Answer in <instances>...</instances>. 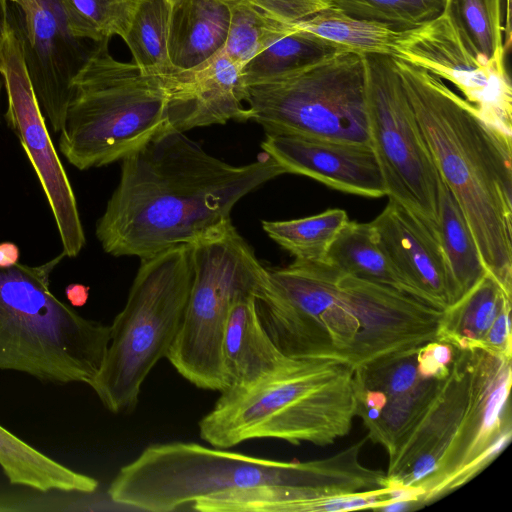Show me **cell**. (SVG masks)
I'll return each mask as SVG.
<instances>
[{"label":"cell","instance_id":"cell-33","mask_svg":"<svg viewBox=\"0 0 512 512\" xmlns=\"http://www.w3.org/2000/svg\"><path fill=\"white\" fill-rule=\"evenodd\" d=\"M76 35L100 42L117 35L123 38L135 0H65Z\"/></svg>","mask_w":512,"mask_h":512},{"label":"cell","instance_id":"cell-25","mask_svg":"<svg viewBox=\"0 0 512 512\" xmlns=\"http://www.w3.org/2000/svg\"><path fill=\"white\" fill-rule=\"evenodd\" d=\"M339 46L296 28L257 54L241 68L245 86L287 77L337 54Z\"/></svg>","mask_w":512,"mask_h":512},{"label":"cell","instance_id":"cell-24","mask_svg":"<svg viewBox=\"0 0 512 512\" xmlns=\"http://www.w3.org/2000/svg\"><path fill=\"white\" fill-rule=\"evenodd\" d=\"M438 239L448 266L455 303L488 271L464 213L444 182L440 201Z\"/></svg>","mask_w":512,"mask_h":512},{"label":"cell","instance_id":"cell-9","mask_svg":"<svg viewBox=\"0 0 512 512\" xmlns=\"http://www.w3.org/2000/svg\"><path fill=\"white\" fill-rule=\"evenodd\" d=\"M190 244L141 259L91 387L112 413L133 410L143 382L167 356L184 319L191 283Z\"/></svg>","mask_w":512,"mask_h":512},{"label":"cell","instance_id":"cell-22","mask_svg":"<svg viewBox=\"0 0 512 512\" xmlns=\"http://www.w3.org/2000/svg\"><path fill=\"white\" fill-rule=\"evenodd\" d=\"M511 296L488 272L443 311L437 340L458 349L478 347Z\"/></svg>","mask_w":512,"mask_h":512},{"label":"cell","instance_id":"cell-11","mask_svg":"<svg viewBox=\"0 0 512 512\" xmlns=\"http://www.w3.org/2000/svg\"><path fill=\"white\" fill-rule=\"evenodd\" d=\"M363 54L344 52L270 82L246 86L250 120L266 134L371 144Z\"/></svg>","mask_w":512,"mask_h":512},{"label":"cell","instance_id":"cell-31","mask_svg":"<svg viewBox=\"0 0 512 512\" xmlns=\"http://www.w3.org/2000/svg\"><path fill=\"white\" fill-rule=\"evenodd\" d=\"M230 5V26L223 53L240 69L274 42L294 31L248 2Z\"/></svg>","mask_w":512,"mask_h":512},{"label":"cell","instance_id":"cell-12","mask_svg":"<svg viewBox=\"0 0 512 512\" xmlns=\"http://www.w3.org/2000/svg\"><path fill=\"white\" fill-rule=\"evenodd\" d=\"M366 108L372 148L388 198L438 236L442 179L392 57L365 54Z\"/></svg>","mask_w":512,"mask_h":512},{"label":"cell","instance_id":"cell-18","mask_svg":"<svg viewBox=\"0 0 512 512\" xmlns=\"http://www.w3.org/2000/svg\"><path fill=\"white\" fill-rule=\"evenodd\" d=\"M163 76L170 128L185 132L229 120H250L241 69L223 52L198 68Z\"/></svg>","mask_w":512,"mask_h":512},{"label":"cell","instance_id":"cell-42","mask_svg":"<svg viewBox=\"0 0 512 512\" xmlns=\"http://www.w3.org/2000/svg\"><path fill=\"white\" fill-rule=\"evenodd\" d=\"M220 1L225 2L227 4H234V3L248 2L249 0H220Z\"/></svg>","mask_w":512,"mask_h":512},{"label":"cell","instance_id":"cell-23","mask_svg":"<svg viewBox=\"0 0 512 512\" xmlns=\"http://www.w3.org/2000/svg\"><path fill=\"white\" fill-rule=\"evenodd\" d=\"M325 261L343 272L414 297L380 247L370 222L349 220L331 244Z\"/></svg>","mask_w":512,"mask_h":512},{"label":"cell","instance_id":"cell-37","mask_svg":"<svg viewBox=\"0 0 512 512\" xmlns=\"http://www.w3.org/2000/svg\"><path fill=\"white\" fill-rule=\"evenodd\" d=\"M510 314L511 302L507 303L501 309L485 337L479 344V348H483L507 358H512Z\"/></svg>","mask_w":512,"mask_h":512},{"label":"cell","instance_id":"cell-43","mask_svg":"<svg viewBox=\"0 0 512 512\" xmlns=\"http://www.w3.org/2000/svg\"><path fill=\"white\" fill-rule=\"evenodd\" d=\"M1 89H2V80L0 79V94H1Z\"/></svg>","mask_w":512,"mask_h":512},{"label":"cell","instance_id":"cell-14","mask_svg":"<svg viewBox=\"0 0 512 512\" xmlns=\"http://www.w3.org/2000/svg\"><path fill=\"white\" fill-rule=\"evenodd\" d=\"M10 14L41 110L59 133L72 96L73 82L95 44L79 38L65 0H9Z\"/></svg>","mask_w":512,"mask_h":512},{"label":"cell","instance_id":"cell-44","mask_svg":"<svg viewBox=\"0 0 512 512\" xmlns=\"http://www.w3.org/2000/svg\"><path fill=\"white\" fill-rule=\"evenodd\" d=\"M170 2H172L173 0H169Z\"/></svg>","mask_w":512,"mask_h":512},{"label":"cell","instance_id":"cell-28","mask_svg":"<svg viewBox=\"0 0 512 512\" xmlns=\"http://www.w3.org/2000/svg\"><path fill=\"white\" fill-rule=\"evenodd\" d=\"M310 32L346 52L393 57L401 31L370 20L348 16L336 8L325 10L295 26Z\"/></svg>","mask_w":512,"mask_h":512},{"label":"cell","instance_id":"cell-30","mask_svg":"<svg viewBox=\"0 0 512 512\" xmlns=\"http://www.w3.org/2000/svg\"><path fill=\"white\" fill-rule=\"evenodd\" d=\"M445 378L425 377L412 390L386 399L378 418L365 426L366 438L382 446L390 457L423 414Z\"/></svg>","mask_w":512,"mask_h":512},{"label":"cell","instance_id":"cell-6","mask_svg":"<svg viewBox=\"0 0 512 512\" xmlns=\"http://www.w3.org/2000/svg\"><path fill=\"white\" fill-rule=\"evenodd\" d=\"M357 406L354 367L330 359L291 358L248 388L221 392L199 421V435L225 449L262 438L327 446L349 434Z\"/></svg>","mask_w":512,"mask_h":512},{"label":"cell","instance_id":"cell-3","mask_svg":"<svg viewBox=\"0 0 512 512\" xmlns=\"http://www.w3.org/2000/svg\"><path fill=\"white\" fill-rule=\"evenodd\" d=\"M454 348L448 375L388 457V485L414 489L421 507L474 479L512 437V358Z\"/></svg>","mask_w":512,"mask_h":512},{"label":"cell","instance_id":"cell-36","mask_svg":"<svg viewBox=\"0 0 512 512\" xmlns=\"http://www.w3.org/2000/svg\"><path fill=\"white\" fill-rule=\"evenodd\" d=\"M454 349V346L438 340L422 346L417 351L420 374L424 377L445 378L449 373Z\"/></svg>","mask_w":512,"mask_h":512},{"label":"cell","instance_id":"cell-21","mask_svg":"<svg viewBox=\"0 0 512 512\" xmlns=\"http://www.w3.org/2000/svg\"><path fill=\"white\" fill-rule=\"evenodd\" d=\"M0 466L13 485L40 492L58 490L90 494L98 481L38 451L0 425Z\"/></svg>","mask_w":512,"mask_h":512},{"label":"cell","instance_id":"cell-40","mask_svg":"<svg viewBox=\"0 0 512 512\" xmlns=\"http://www.w3.org/2000/svg\"><path fill=\"white\" fill-rule=\"evenodd\" d=\"M420 508V505L415 500L409 499H398L385 503L384 505L378 507L376 511H384V512H403L410 511Z\"/></svg>","mask_w":512,"mask_h":512},{"label":"cell","instance_id":"cell-38","mask_svg":"<svg viewBox=\"0 0 512 512\" xmlns=\"http://www.w3.org/2000/svg\"><path fill=\"white\" fill-rule=\"evenodd\" d=\"M65 294L72 307H80L88 300L89 287L78 283L69 284L65 288Z\"/></svg>","mask_w":512,"mask_h":512},{"label":"cell","instance_id":"cell-26","mask_svg":"<svg viewBox=\"0 0 512 512\" xmlns=\"http://www.w3.org/2000/svg\"><path fill=\"white\" fill-rule=\"evenodd\" d=\"M443 14L479 62L505 66L502 0H445Z\"/></svg>","mask_w":512,"mask_h":512},{"label":"cell","instance_id":"cell-34","mask_svg":"<svg viewBox=\"0 0 512 512\" xmlns=\"http://www.w3.org/2000/svg\"><path fill=\"white\" fill-rule=\"evenodd\" d=\"M248 3L275 20L294 27L335 8L331 0H249Z\"/></svg>","mask_w":512,"mask_h":512},{"label":"cell","instance_id":"cell-29","mask_svg":"<svg viewBox=\"0 0 512 512\" xmlns=\"http://www.w3.org/2000/svg\"><path fill=\"white\" fill-rule=\"evenodd\" d=\"M348 221L345 210L333 208L304 218L263 221L262 228L295 259L325 261L331 244Z\"/></svg>","mask_w":512,"mask_h":512},{"label":"cell","instance_id":"cell-1","mask_svg":"<svg viewBox=\"0 0 512 512\" xmlns=\"http://www.w3.org/2000/svg\"><path fill=\"white\" fill-rule=\"evenodd\" d=\"M255 305L284 355L336 360L355 369L437 340L443 315V310L326 261L298 259L267 268Z\"/></svg>","mask_w":512,"mask_h":512},{"label":"cell","instance_id":"cell-10","mask_svg":"<svg viewBox=\"0 0 512 512\" xmlns=\"http://www.w3.org/2000/svg\"><path fill=\"white\" fill-rule=\"evenodd\" d=\"M192 283L181 329L166 358L201 389L222 392L226 379L222 340L234 302L256 296L267 268L232 222L190 244Z\"/></svg>","mask_w":512,"mask_h":512},{"label":"cell","instance_id":"cell-32","mask_svg":"<svg viewBox=\"0 0 512 512\" xmlns=\"http://www.w3.org/2000/svg\"><path fill=\"white\" fill-rule=\"evenodd\" d=\"M342 13L388 25L397 31L411 29L442 15L445 0H331Z\"/></svg>","mask_w":512,"mask_h":512},{"label":"cell","instance_id":"cell-15","mask_svg":"<svg viewBox=\"0 0 512 512\" xmlns=\"http://www.w3.org/2000/svg\"><path fill=\"white\" fill-rule=\"evenodd\" d=\"M393 58L451 82L489 124L512 136V87L506 67L479 62L443 13L401 31Z\"/></svg>","mask_w":512,"mask_h":512},{"label":"cell","instance_id":"cell-7","mask_svg":"<svg viewBox=\"0 0 512 512\" xmlns=\"http://www.w3.org/2000/svg\"><path fill=\"white\" fill-rule=\"evenodd\" d=\"M61 252L40 265L0 267V369L43 382L89 386L103 363L111 328L57 298L50 276Z\"/></svg>","mask_w":512,"mask_h":512},{"label":"cell","instance_id":"cell-20","mask_svg":"<svg viewBox=\"0 0 512 512\" xmlns=\"http://www.w3.org/2000/svg\"><path fill=\"white\" fill-rule=\"evenodd\" d=\"M230 5L220 0H173L168 55L174 71L198 68L223 52Z\"/></svg>","mask_w":512,"mask_h":512},{"label":"cell","instance_id":"cell-19","mask_svg":"<svg viewBox=\"0 0 512 512\" xmlns=\"http://www.w3.org/2000/svg\"><path fill=\"white\" fill-rule=\"evenodd\" d=\"M290 359L278 349L264 329L257 313L255 296L236 300L230 309L222 340L227 384L224 391L248 388L280 370Z\"/></svg>","mask_w":512,"mask_h":512},{"label":"cell","instance_id":"cell-35","mask_svg":"<svg viewBox=\"0 0 512 512\" xmlns=\"http://www.w3.org/2000/svg\"><path fill=\"white\" fill-rule=\"evenodd\" d=\"M392 500H394L393 487H387L375 491L344 494L315 501L307 506L306 512L376 510Z\"/></svg>","mask_w":512,"mask_h":512},{"label":"cell","instance_id":"cell-39","mask_svg":"<svg viewBox=\"0 0 512 512\" xmlns=\"http://www.w3.org/2000/svg\"><path fill=\"white\" fill-rule=\"evenodd\" d=\"M19 247L10 241L0 242V267H9L19 262Z\"/></svg>","mask_w":512,"mask_h":512},{"label":"cell","instance_id":"cell-27","mask_svg":"<svg viewBox=\"0 0 512 512\" xmlns=\"http://www.w3.org/2000/svg\"><path fill=\"white\" fill-rule=\"evenodd\" d=\"M171 13L169 0H135L127 31L122 38L133 60L148 74L174 71L168 55Z\"/></svg>","mask_w":512,"mask_h":512},{"label":"cell","instance_id":"cell-16","mask_svg":"<svg viewBox=\"0 0 512 512\" xmlns=\"http://www.w3.org/2000/svg\"><path fill=\"white\" fill-rule=\"evenodd\" d=\"M261 147L286 173L310 177L344 193L368 198L387 195L371 144L266 134Z\"/></svg>","mask_w":512,"mask_h":512},{"label":"cell","instance_id":"cell-41","mask_svg":"<svg viewBox=\"0 0 512 512\" xmlns=\"http://www.w3.org/2000/svg\"><path fill=\"white\" fill-rule=\"evenodd\" d=\"M9 0H0V52L11 29Z\"/></svg>","mask_w":512,"mask_h":512},{"label":"cell","instance_id":"cell-13","mask_svg":"<svg viewBox=\"0 0 512 512\" xmlns=\"http://www.w3.org/2000/svg\"><path fill=\"white\" fill-rule=\"evenodd\" d=\"M0 74L7 95V124L18 137L40 182L56 224L62 252L66 257H76L86 244L77 201L48 132L12 26L0 52Z\"/></svg>","mask_w":512,"mask_h":512},{"label":"cell","instance_id":"cell-5","mask_svg":"<svg viewBox=\"0 0 512 512\" xmlns=\"http://www.w3.org/2000/svg\"><path fill=\"white\" fill-rule=\"evenodd\" d=\"M393 60L439 175L461 207L487 271L512 295V136L489 124L440 78Z\"/></svg>","mask_w":512,"mask_h":512},{"label":"cell","instance_id":"cell-4","mask_svg":"<svg viewBox=\"0 0 512 512\" xmlns=\"http://www.w3.org/2000/svg\"><path fill=\"white\" fill-rule=\"evenodd\" d=\"M366 441L308 461H278L193 442L153 444L120 468L108 495L122 506L168 512L222 492L281 487L298 497V512H306L315 501L387 487L384 471L360 461Z\"/></svg>","mask_w":512,"mask_h":512},{"label":"cell","instance_id":"cell-17","mask_svg":"<svg viewBox=\"0 0 512 512\" xmlns=\"http://www.w3.org/2000/svg\"><path fill=\"white\" fill-rule=\"evenodd\" d=\"M370 223L415 298L443 311L454 303L448 266L435 233L393 198Z\"/></svg>","mask_w":512,"mask_h":512},{"label":"cell","instance_id":"cell-8","mask_svg":"<svg viewBox=\"0 0 512 512\" xmlns=\"http://www.w3.org/2000/svg\"><path fill=\"white\" fill-rule=\"evenodd\" d=\"M109 41L95 44L77 74L59 132V151L79 170L121 161L169 127L164 76L116 60Z\"/></svg>","mask_w":512,"mask_h":512},{"label":"cell","instance_id":"cell-2","mask_svg":"<svg viewBox=\"0 0 512 512\" xmlns=\"http://www.w3.org/2000/svg\"><path fill=\"white\" fill-rule=\"evenodd\" d=\"M285 173L267 154L229 164L167 127L121 160L96 238L107 254L140 259L192 244L231 223L242 197Z\"/></svg>","mask_w":512,"mask_h":512}]
</instances>
